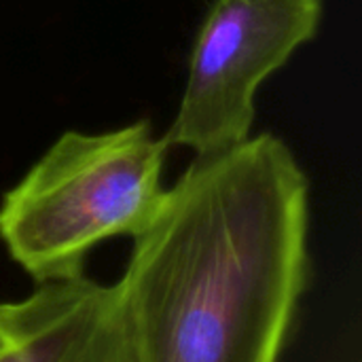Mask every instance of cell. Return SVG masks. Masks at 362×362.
<instances>
[{
  "label": "cell",
  "mask_w": 362,
  "mask_h": 362,
  "mask_svg": "<svg viewBox=\"0 0 362 362\" xmlns=\"http://www.w3.org/2000/svg\"><path fill=\"white\" fill-rule=\"evenodd\" d=\"M310 185L261 134L163 191L117 282L134 362H278L308 286Z\"/></svg>",
  "instance_id": "obj_1"
},
{
  "label": "cell",
  "mask_w": 362,
  "mask_h": 362,
  "mask_svg": "<svg viewBox=\"0 0 362 362\" xmlns=\"http://www.w3.org/2000/svg\"><path fill=\"white\" fill-rule=\"evenodd\" d=\"M168 144L148 121L100 132H66L4 193L0 240L36 282L85 274L104 240L136 238L163 197Z\"/></svg>",
  "instance_id": "obj_2"
},
{
  "label": "cell",
  "mask_w": 362,
  "mask_h": 362,
  "mask_svg": "<svg viewBox=\"0 0 362 362\" xmlns=\"http://www.w3.org/2000/svg\"><path fill=\"white\" fill-rule=\"evenodd\" d=\"M322 8V0H214L165 144L208 155L250 138L259 85L316 36Z\"/></svg>",
  "instance_id": "obj_3"
},
{
  "label": "cell",
  "mask_w": 362,
  "mask_h": 362,
  "mask_svg": "<svg viewBox=\"0 0 362 362\" xmlns=\"http://www.w3.org/2000/svg\"><path fill=\"white\" fill-rule=\"evenodd\" d=\"M2 305L8 344L0 362H134L117 284L78 274Z\"/></svg>",
  "instance_id": "obj_4"
},
{
  "label": "cell",
  "mask_w": 362,
  "mask_h": 362,
  "mask_svg": "<svg viewBox=\"0 0 362 362\" xmlns=\"http://www.w3.org/2000/svg\"><path fill=\"white\" fill-rule=\"evenodd\" d=\"M6 344H8V327H6V318H4V305L0 303V352L4 350Z\"/></svg>",
  "instance_id": "obj_5"
}]
</instances>
